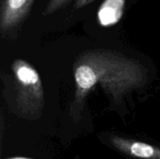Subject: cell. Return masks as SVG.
I'll return each instance as SVG.
<instances>
[{
  "label": "cell",
  "instance_id": "1",
  "mask_svg": "<svg viewBox=\"0 0 160 159\" xmlns=\"http://www.w3.org/2000/svg\"><path fill=\"white\" fill-rule=\"evenodd\" d=\"M75 93L70 114L75 122L81 118L84 101L91 91L100 84L112 102L147 83L146 68L135 59L109 50L83 52L73 64Z\"/></svg>",
  "mask_w": 160,
  "mask_h": 159
},
{
  "label": "cell",
  "instance_id": "2",
  "mask_svg": "<svg viewBox=\"0 0 160 159\" xmlns=\"http://www.w3.org/2000/svg\"><path fill=\"white\" fill-rule=\"evenodd\" d=\"M17 86V107L24 118L37 119L42 113L45 100L42 80L34 66L23 59L12 65Z\"/></svg>",
  "mask_w": 160,
  "mask_h": 159
},
{
  "label": "cell",
  "instance_id": "3",
  "mask_svg": "<svg viewBox=\"0 0 160 159\" xmlns=\"http://www.w3.org/2000/svg\"><path fill=\"white\" fill-rule=\"evenodd\" d=\"M34 0H2L0 28L6 32L21 23L29 13Z\"/></svg>",
  "mask_w": 160,
  "mask_h": 159
},
{
  "label": "cell",
  "instance_id": "4",
  "mask_svg": "<svg viewBox=\"0 0 160 159\" xmlns=\"http://www.w3.org/2000/svg\"><path fill=\"white\" fill-rule=\"evenodd\" d=\"M110 142L118 151L131 157L140 159H160V148L154 145L118 136H112Z\"/></svg>",
  "mask_w": 160,
  "mask_h": 159
},
{
  "label": "cell",
  "instance_id": "5",
  "mask_svg": "<svg viewBox=\"0 0 160 159\" xmlns=\"http://www.w3.org/2000/svg\"><path fill=\"white\" fill-rule=\"evenodd\" d=\"M124 0H106L99 7L98 20L102 26H110L118 23L124 10Z\"/></svg>",
  "mask_w": 160,
  "mask_h": 159
},
{
  "label": "cell",
  "instance_id": "6",
  "mask_svg": "<svg viewBox=\"0 0 160 159\" xmlns=\"http://www.w3.org/2000/svg\"><path fill=\"white\" fill-rule=\"evenodd\" d=\"M72 0H48L43 14L45 16L51 15L59 9L66 7Z\"/></svg>",
  "mask_w": 160,
  "mask_h": 159
},
{
  "label": "cell",
  "instance_id": "7",
  "mask_svg": "<svg viewBox=\"0 0 160 159\" xmlns=\"http://www.w3.org/2000/svg\"><path fill=\"white\" fill-rule=\"evenodd\" d=\"M94 1H95V0H76L73 8H74V9H82V8L87 6L88 5L93 2Z\"/></svg>",
  "mask_w": 160,
  "mask_h": 159
},
{
  "label": "cell",
  "instance_id": "8",
  "mask_svg": "<svg viewBox=\"0 0 160 159\" xmlns=\"http://www.w3.org/2000/svg\"><path fill=\"white\" fill-rule=\"evenodd\" d=\"M7 159H34V158H30V157H9Z\"/></svg>",
  "mask_w": 160,
  "mask_h": 159
}]
</instances>
